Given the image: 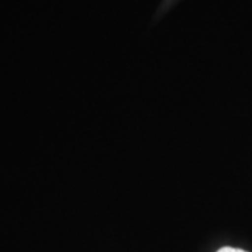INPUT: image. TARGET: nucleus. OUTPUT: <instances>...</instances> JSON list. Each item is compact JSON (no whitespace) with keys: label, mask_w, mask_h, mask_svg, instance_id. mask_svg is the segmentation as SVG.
Segmentation results:
<instances>
[{"label":"nucleus","mask_w":252,"mask_h":252,"mask_svg":"<svg viewBox=\"0 0 252 252\" xmlns=\"http://www.w3.org/2000/svg\"><path fill=\"white\" fill-rule=\"evenodd\" d=\"M216 252H249V251H245L243 249H237L232 247H223L220 248V250H217Z\"/></svg>","instance_id":"nucleus-1"}]
</instances>
